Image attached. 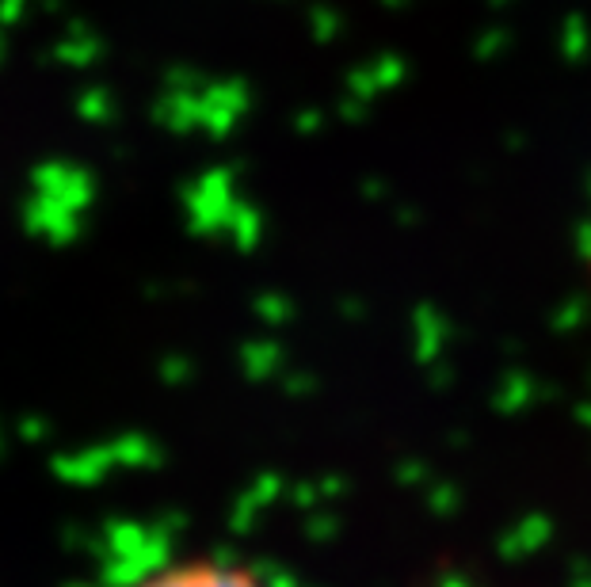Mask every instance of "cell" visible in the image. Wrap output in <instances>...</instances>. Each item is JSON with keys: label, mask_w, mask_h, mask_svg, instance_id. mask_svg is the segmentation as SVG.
Instances as JSON below:
<instances>
[{"label": "cell", "mask_w": 591, "mask_h": 587, "mask_svg": "<svg viewBox=\"0 0 591 587\" xmlns=\"http://www.w3.org/2000/svg\"><path fill=\"white\" fill-rule=\"evenodd\" d=\"M130 587H279L260 568L245 565L237 557L199 553V557H176L161 568H149Z\"/></svg>", "instance_id": "1"}]
</instances>
